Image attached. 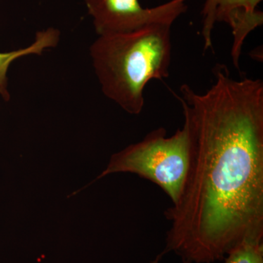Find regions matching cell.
I'll return each mask as SVG.
<instances>
[{
  "mask_svg": "<svg viewBox=\"0 0 263 263\" xmlns=\"http://www.w3.org/2000/svg\"><path fill=\"white\" fill-rule=\"evenodd\" d=\"M204 93H174L190 126L191 160L179 200L164 212L165 247L183 263L222 260L247 240L263 241V82L213 69Z\"/></svg>",
  "mask_w": 263,
  "mask_h": 263,
  "instance_id": "1",
  "label": "cell"
},
{
  "mask_svg": "<svg viewBox=\"0 0 263 263\" xmlns=\"http://www.w3.org/2000/svg\"><path fill=\"white\" fill-rule=\"evenodd\" d=\"M171 27L156 24L126 34L99 36L90 46L103 94L127 113L141 114L147 84L169 77Z\"/></svg>",
  "mask_w": 263,
  "mask_h": 263,
  "instance_id": "2",
  "label": "cell"
},
{
  "mask_svg": "<svg viewBox=\"0 0 263 263\" xmlns=\"http://www.w3.org/2000/svg\"><path fill=\"white\" fill-rule=\"evenodd\" d=\"M191 152V133L184 119L182 127L173 136H167L165 128L158 127L114 154L98 179L116 173L136 174L162 189L174 204L187 179Z\"/></svg>",
  "mask_w": 263,
  "mask_h": 263,
  "instance_id": "3",
  "label": "cell"
},
{
  "mask_svg": "<svg viewBox=\"0 0 263 263\" xmlns=\"http://www.w3.org/2000/svg\"><path fill=\"white\" fill-rule=\"evenodd\" d=\"M98 36L126 34L156 24L173 25L187 10L188 0L143 8L139 0H84Z\"/></svg>",
  "mask_w": 263,
  "mask_h": 263,
  "instance_id": "4",
  "label": "cell"
},
{
  "mask_svg": "<svg viewBox=\"0 0 263 263\" xmlns=\"http://www.w3.org/2000/svg\"><path fill=\"white\" fill-rule=\"evenodd\" d=\"M262 0H205L202 8L201 34L204 51L213 48L212 34L216 23H226L233 36L231 57L240 71V58L246 38L263 24V13L257 10Z\"/></svg>",
  "mask_w": 263,
  "mask_h": 263,
  "instance_id": "5",
  "label": "cell"
},
{
  "mask_svg": "<svg viewBox=\"0 0 263 263\" xmlns=\"http://www.w3.org/2000/svg\"><path fill=\"white\" fill-rule=\"evenodd\" d=\"M224 263H263V241L247 240L227 254Z\"/></svg>",
  "mask_w": 263,
  "mask_h": 263,
  "instance_id": "6",
  "label": "cell"
},
{
  "mask_svg": "<svg viewBox=\"0 0 263 263\" xmlns=\"http://www.w3.org/2000/svg\"><path fill=\"white\" fill-rule=\"evenodd\" d=\"M22 54V51L9 53H0V94L5 100L9 99V94L7 91L6 72L12 60L18 55Z\"/></svg>",
  "mask_w": 263,
  "mask_h": 263,
  "instance_id": "7",
  "label": "cell"
}]
</instances>
